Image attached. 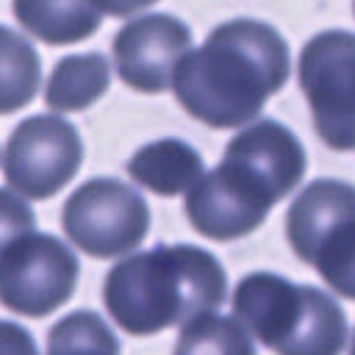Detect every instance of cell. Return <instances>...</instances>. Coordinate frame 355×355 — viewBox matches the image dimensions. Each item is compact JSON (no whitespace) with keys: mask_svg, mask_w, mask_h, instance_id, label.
<instances>
[{"mask_svg":"<svg viewBox=\"0 0 355 355\" xmlns=\"http://www.w3.org/2000/svg\"><path fill=\"white\" fill-rule=\"evenodd\" d=\"M227 297V275L216 255L194 244H158L116 261L103 283L111 319L130 336H153L216 311Z\"/></svg>","mask_w":355,"mask_h":355,"instance_id":"7a4b0ae2","label":"cell"},{"mask_svg":"<svg viewBox=\"0 0 355 355\" xmlns=\"http://www.w3.org/2000/svg\"><path fill=\"white\" fill-rule=\"evenodd\" d=\"M0 355H39V349L22 324L0 319Z\"/></svg>","mask_w":355,"mask_h":355,"instance_id":"ffe728a7","label":"cell"},{"mask_svg":"<svg viewBox=\"0 0 355 355\" xmlns=\"http://www.w3.org/2000/svg\"><path fill=\"white\" fill-rule=\"evenodd\" d=\"M347 313L322 288L305 286V308L286 355H341L347 344Z\"/></svg>","mask_w":355,"mask_h":355,"instance_id":"9a60e30c","label":"cell"},{"mask_svg":"<svg viewBox=\"0 0 355 355\" xmlns=\"http://www.w3.org/2000/svg\"><path fill=\"white\" fill-rule=\"evenodd\" d=\"M352 6H355V3H352Z\"/></svg>","mask_w":355,"mask_h":355,"instance_id":"603a6c76","label":"cell"},{"mask_svg":"<svg viewBox=\"0 0 355 355\" xmlns=\"http://www.w3.org/2000/svg\"><path fill=\"white\" fill-rule=\"evenodd\" d=\"M300 89L313 130L330 150L355 147V33L322 31L300 53Z\"/></svg>","mask_w":355,"mask_h":355,"instance_id":"3957f363","label":"cell"},{"mask_svg":"<svg viewBox=\"0 0 355 355\" xmlns=\"http://www.w3.org/2000/svg\"><path fill=\"white\" fill-rule=\"evenodd\" d=\"M275 202V191L247 164L222 155L219 166L186 191V216L200 236L233 241L261 227Z\"/></svg>","mask_w":355,"mask_h":355,"instance_id":"52a82bcc","label":"cell"},{"mask_svg":"<svg viewBox=\"0 0 355 355\" xmlns=\"http://www.w3.org/2000/svg\"><path fill=\"white\" fill-rule=\"evenodd\" d=\"M78 255L50 233H25L0 255V302L42 319L61 308L78 286Z\"/></svg>","mask_w":355,"mask_h":355,"instance_id":"5b68a950","label":"cell"},{"mask_svg":"<svg viewBox=\"0 0 355 355\" xmlns=\"http://www.w3.org/2000/svg\"><path fill=\"white\" fill-rule=\"evenodd\" d=\"M111 86V64L100 53L64 55L44 86V103L58 111H83L94 105Z\"/></svg>","mask_w":355,"mask_h":355,"instance_id":"4fadbf2b","label":"cell"},{"mask_svg":"<svg viewBox=\"0 0 355 355\" xmlns=\"http://www.w3.org/2000/svg\"><path fill=\"white\" fill-rule=\"evenodd\" d=\"M230 302L233 316L244 322V327L263 347L286 355L302 319L305 286H297L275 272H252L239 280Z\"/></svg>","mask_w":355,"mask_h":355,"instance_id":"9c48e42d","label":"cell"},{"mask_svg":"<svg viewBox=\"0 0 355 355\" xmlns=\"http://www.w3.org/2000/svg\"><path fill=\"white\" fill-rule=\"evenodd\" d=\"M61 225L80 252L116 258L144 241L150 205L136 189L116 178H92L67 197Z\"/></svg>","mask_w":355,"mask_h":355,"instance_id":"277c9868","label":"cell"},{"mask_svg":"<svg viewBox=\"0 0 355 355\" xmlns=\"http://www.w3.org/2000/svg\"><path fill=\"white\" fill-rule=\"evenodd\" d=\"M42 83V61L33 44L0 25V114L25 108Z\"/></svg>","mask_w":355,"mask_h":355,"instance_id":"2e32d148","label":"cell"},{"mask_svg":"<svg viewBox=\"0 0 355 355\" xmlns=\"http://www.w3.org/2000/svg\"><path fill=\"white\" fill-rule=\"evenodd\" d=\"M47 355H119V341L100 313L72 311L50 327Z\"/></svg>","mask_w":355,"mask_h":355,"instance_id":"ac0fdd59","label":"cell"},{"mask_svg":"<svg viewBox=\"0 0 355 355\" xmlns=\"http://www.w3.org/2000/svg\"><path fill=\"white\" fill-rule=\"evenodd\" d=\"M349 355H355V330H352V344H349Z\"/></svg>","mask_w":355,"mask_h":355,"instance_id":"7402d4cb","label":"cell"},{"mask_svg":"<svg viewBox=\"0 0 355 355\" xmlns=\"http://www.w3.org/2000/svg\"><path fill=\"white\" fill-rule=\"evenodd\" d=\"M300 261L313 266L336 294L355 300V200L327 222Z\"/></svg>","mask_w":355,"mask_h":355,"instance_id":"5bb4252c","label":"cell"},{"mask_svg":"<svg viewBox=\"0 0 355 355\" xmlns=\"http://www.w3.org/2000/svg\"><path fill=\"white\" fill-rule=\"evenodd\" d=\"M191 50V31L172 14H144L114 36V67L125 86L158 94L172 86L180 58Z\"/></svg>","mask_w":355,"mask_h":355,"instance_id":"ba28073f","label":"cell"},{"mask_svg":"<svg viewBox=\"0 0 355 355\" xmlns=\"http://www.w3.org/2000/svg\"><path fill=\"white\" fill-rule=\"evenodd\" d=\"M17 22L44 44H72L100 28L94 0H11Z\"/></svg>","mask_w":355,"mask_h":355,"instance_id":"7c38bea8","label":"cell"},{"mask_svg":"<svg viewBox=\"0 0 355 355\" xmlns=\"http://www.w3.org/2000/svg\"><path fill=\"white\" fill-rule=\"evenodd\" d=\"M225 155L247 164L275 191L277 200L288 197L291 189L300 186L308 164L305 147L294 130L277 119H252V125L230 139Z\"/></svg>","mask_w":355,"mask_h":355,"instance_id":"30bf717a","label":"cell"},{"mask_svg":"<svg viewBox=\"0 0 355 355\" xmlns=\"http://www.w3.org/2000/svg\"><path fill=\"white\" fill-rule=\"evenodd\" d=\"M205 172L202 155L183 139H158L144 147H139L130 161H128V175L161 194V197H175L186 194Z\"/></svg>","mask_w":355,"mask_h":355,"instance_id":"8fae6325","label":"cell"},{"mask_svg":"<svg viewBox=\"0 0 355 355\" xmlns=\"http://www.w3.org/2000/svg\"><path fill=\"white\" fill-rule=\"evenodd\" d=\"M83 164V141L72 122L58 114L22 119L6 144L3 175L14 191L31 200L58 194Z\"/></svg>","mask_w":355,"mask_h":355,"instance_id":"8992f818","label":"cell"},{"mask_svg":"<svg viewBox=\"0 0 355 355\" xmlns=\"http://www.w3.org/2000/svg\"><path fill=\"white\" fill-rule=\"evenodd\" d=\"M172 355H258L250 333L233 313L205 311L183 322Z\"/></svg>","mask_w":355,"mask_h":355,"instance_id":"e0dca14e","label":"cell"},{"mask_svg":"<svg viewBox=\"0 0 355 355\" xmlns=\"http://www.w3.org/2000/svg\"><path fill=\"white\" fill-rule=\"evenodd\" d=\"M153 3H158V0H94L100 14H108V17H133L144 8H150Z\"/></svg>","mask_w":355,"mask_h":355,"instance_id":"44dd1931","label":"cell"},{"mask_svg":"<svg viewBox=\"0 0 355 355\" xmlns=\"http://www.w3.org/2000/svg\"><path fill=\"white\" fill-rule=\"evenodd\" d=\"M288 44L261 19H230L189 50L172 78L178 103L208 128H241L288 78Z\"/></svg>","mask_w":355,"mask_h":355,"instance_id":"6da1fadb","label":"cell"},{"mask_svg":"<svg viewBox=\"0 0 355 355\" xmlns=\"http://www.w3.org/2000/svg\"><path fill=\"white\" fill-rule=\"evenodd\" d=\"M36 227V214L33 208L14 191V189H0V255L25 233Z\"/></svg>","mask_w":355,"mask_h":355,"instance_id":"d6986e66","label":"cell"}]
</instances>
